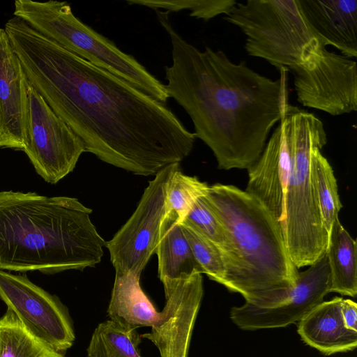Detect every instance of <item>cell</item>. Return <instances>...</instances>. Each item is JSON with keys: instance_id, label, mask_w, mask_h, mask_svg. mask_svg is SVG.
<instances>
[{"instance_id": "obj_1", "label": "cell", "mask_w": 357, "mask_h": 357, "mask_svg": "<svg viewBox=\"0 0 357 357\" xmlns=\"http://www.w3.org/2000/svg\"><path fill=\"white\" fill-rule=\"evenodd\" d=\"M28 82L81 139L85 152L149 176L180 163L195 136L167 103L47 39L18 17L4 26Z\"/></svg>"}, {"instance_id": "obj_2", "label": "cell", "mask_w": 357, "mask_h": 357, "mask_svg": "<svg viewBox=\"0 0 357 357\" xmlns=\"http://www.w3.org/2000/svg\"><path fill=\"white\" fill-rule=\"evenodd\" d=\"M155 11L172 45V62L165 66L169 98L188 114L218 169L248 170L289 105L288 70L279 69L280 77L272 79L222 50L201 51L176 32L169 12Z\"/></svg>"}, {"instance_id": "obj_3", "label": "cell", "mask_w": 357, "mask_h": 357, "mask_svg": "<svg viewBox=\"0 0 357 357\" xmlns=\"http://www.w3.org/2000/svg\"><path fill=\"white\" fill-rule=\"evenodd\" d=\"M77 199L0 192V269L56 274L98 264L106 241Z\"/></svg>"}, {"instance_id": "obj_4", "label": "cell", "mask_w": 357, "mask_h": 357, "mask_svg": "<svg viewBox=\"0 0 357 357\" xmlns=\"http://www.w3.org/2000/svg\"><path fill=\"white\" fill-rule=\"evenodd\" d=\"M204 197L230 244L222 255L221 284L259 308L287 301L298 269L289 255L280 223L258 199L234 185H208Z\"/></svg>"}, {"instance_id": "obj_5", "label": "cell", "mask_w": 357, "mask_h": 357, "mask_svg": "<svg viewBox=\"0 0 357 357\" xmlns=\"http://www.w3.org/2000/svg\"><path fill=\"white\" fill-rule=\"evenodd\" d=\"M280 122L289 153L281 227L289 255L298 269L315 262L328 246V232L310 178L312 151L326 144L327 136L322 121L314 114L289 104Z\"/></svg>"}, {"instance_id": "obj_6", "label": "cell", "mask_w": 357, "mask_h": 357, "mask_svg": "<svg viewBox=\"0 0 357 357\" xmlns=\"http://www.w3.org/2000/svg\"><path fill=\"white\" fill-rule=\"evenodd\" d=\"M13 15L63 48L167 103L165 84L132 55L77 18L66 2L16 0Z\"/></svg>"}, {"instance_id": "obj_7", "label": "cell", "mask_w": 357, "mask_h": 357, "mask_svg": "<svg viewBox=\"0 0 357 357\" xmlns=\"http://www.w3.org/2000/svg\"><path fill=\"white\" fill-rule=\"evenodd\" d=\"M223 19L245 36V50L288 72L326 47L304 17L298 0L237 2Z\"/></svg>"}, {"instance_id": "obj_8", "label": "cell", "mask_w": 357, "mask_h": 357, "mask_svg": "<svg viewBox=\"0 0 357 357\" xmlns=\"http://www.w3.org/2000/svg\"><path fill=\"white\" fill-rule=\"evenodd\" d=\"M180 163L159 170L144 191L140 202L126 224L106 243L115 273L141 275L155 252L160 228L167 214V190Z\"/></svg>"}, {"instance_id": "obj_9", "label": "cell", "mask_w": 357, "mask_h": 357, "mask_svg": "<svg viewBox=\"0 0 357 357\" xmlns=\"http://www.w3.org/2000/svg\"><path fill=\"white\" fill-rule=\"evenodd\" d=\"M27 95L29 139L23 151L36 173L55 184L73 171L84 144L29 82Z\"/></svg>"}, {"instance_id": "obj_10", "label": "cell", "mask_w": 357, "mask_h": 357, "mask_svg": "<svg viewBox=\"0 0 357 357\" xmlns=\"http://www.w3.org/2000/svg\"><path fill=\"white\" fill-rule=\"evenodd\" d=\"M291 72L298 102L332 116L357 109V64L355 59L326 47Z\"/></svg>"}, {"instance_id": "obj_11", "label": "cell", "mask_w": 357, "mask_h": 357, "mask_svg": "<svg viewBox=\"0 0 357 357\" xmlns=\"http://www.w3.org/2000/svg\"><path fill=\"white\" fill-rule=\"evenodd\" d=\"M0 298L33 335L64 354L75 340L68 308L25 274L0 269Z\"/></svg>"}, {"instance_id": "obj_12", "label": "cell", "mask_w": 357, "mask_h": 357, "mask_svg": "<svg viewBox=\"0 0 357 357\" xmlns=\"http://www.w3.org/2000/svg\"><path fill=\"white\" fill-rule=\"evenodd\" d=\"M308 268L298 272L287 301L273 307L259 308L245 303L230 310L239 328L255 331L285 327L298 322L330 293L331 278L326 253Z\"/></svg>"}, {"instance_id": "obj_13", "label": "cell", "mask_w": 357, "mask_h": 357, "mask_svg": "<svg viewBox=\"0 0 357 357\" xmlns=\"http://www.w3.org/2000/svg\"><path fill=\"white\" fill-rule=\"evenodd\" d=\"M165 305L158 312L149 333L141 337L150 340L160 357H188L195 321L203 294L201 273L177 280L164 287Z\"/></svg>"}, {"instance_id": "obj_14", "label": "cell", "mask_w": 357, "mask_h": 357, "mask_svg": "<svg viewBox=\"0 0 357 357\" xmlns=\"http://www.w3.org/2000/svg\"><path fill=\"white\" fill-rule=\"evenodd\" d=\"M27 78L0 28V148L23 151L29 139Z\"/></svg>"}, {"instance_id": "obj_15", "label": "cell", "mask_w": 357, "mask_h": 357, "mask_svg": "<svg viewBox=\"0 0 357 357\" xmlns=\"http://www.w3.org/2000/svg\"><path fill=\"white\" fill-rule=\"evenodd\" d=\"M289 167V153L280 121L257 162L248 169L245 192L258 199L273 218L282 223Z\"/></svg>"}, {"instance_id": "obj_16", "label": "cell", "mask_w": 357, "mask_h": 357, "mask_svg": "<svg viewBox=\"0 0 357 357\" xmlns=\"http://www.w3.org/2000/svg\"><path fill=\"white\" fill-rule=\"evenodd\" d=\"M301 10L324 45L357 56L356 0H298Z\"/></svg>"}, {"instance_id": "obj_17", "label": "cell", "mask_w": 357, "mask_h": 357, "mask_svg": "<svg viewBox=\"0 0 357 357\" xmlns=\"http://www.w3.org/2000/svg\"><path fill=\"white\" fill-rule=\"evenodd\" d=\"M342 299L321 302L298 322L302 340L327 356L353 351L357 346V332L348 329L342 321Z\"/></svg>"}, {"instance_id": "obj_18", "label": "cell", "mask_w": 357, "mask_h": 357, "mask_svg": "<svg viewBox=\"0 0 357 357\" xmlns=\"http://www.w3.org/2000/svg\"><path fill=\"white\" fill-rule=\"evenodd\" d=\"M140 276L132 273H115L107 307L109 320L126 331L151 327L158 312L142 290Z\"/></svg>"}, {"instance_id": "obj_19", "label": "cell", "mask_w": 357, "mask_h": 357, "mask_svg": "<svg viewBox=\"0 0 357 357\" xmlns=\"http://www.w3.org/2000/svg\"><path fill=\"white\" fill-rule=\"evenodd\" d=\"M155 253L158 256V276L163 287L192 275L203 273L181 223L167 213L161 225Z\"/></svg>"}, {"instance_id": "obj_20", "label": "cell", "mask_w": 357, "mask_h": 357, "mask_svg": "<svg viewBox=\"0 0 357 357\" xmlns=\"http://www.w3.org/2000/svg\"><path fill=\"white\" fill-rule=\"evenodd\" d=\"M356 241L337 218L328 232L326 251L331 278L330 293L355 298L357 294Z\"/></svg>"}, {"instance_id": "obj_21", "label": "cell", "mask_w": 357, "mask_h": 357, "mask_svg": "<svg viewBox=\"0 0 357 357\" xmlns=\"http://www.w3.org/2000/svg\"><path fill=\"white\" fill-rule=\"evenodd\" d=\"M0 357H66L33 335L9 309L0 318Z\"/></svg>"}, {"instance_id": "obj_22", "label": "cell", "mask_w": 357, "mask_h": 357, "mask_svg": "<svg viewBox=\"0 0 357 357\" xmlns=\"http://www.w3.org/2000/svg\"><path fill=\"white\" fill-rule=\"evenodd\" d=\"M321 149L318 146L312 151L310 178L323 224L329 232L333 222L338 218V213L342 206L338 195L333 169L327 159L322 155Z\"/></svg>"}, {"instance_id": "obj_23", "label": "cell", "mask_w": 357, "mask_h": 357, "mask_svg": "<svg viewBox=\"0 0 357 357\" xmlns=\"http://www.w3.org/2000/svg\"><path fill=\"white\" fill-rule=\"evenodd\" d=\"M136 330L126 331L111 320L100 323L86 349L87 357H142Z\"/></svg>"}, {"instance_id": "obj_24", "label": "cell", "mask_w": 357, "mask_h": 357, "mask_svg": "<svg viewBox=\"0 0 357 357\" xmlns=\"http://www.w3.org/2000/svg\"><path fill=\"white\" fill-rule=\"evenodd\" d=\"M208 185L196 176H187L180 167L176 169L169 178L167 190V213L173 215L182 222L195 201L204 192Z\"/></svg>"}, {"instance_id": "obj_25", "label": "cell", "mask_w": 357, "mask_h": 357, "mask_svg": "<svg viewBox=\"0 0 357 357\" xmlns=\"http://www.w3.org/2000/svg\"><path fill=\"white\" fill-rule=\"evenodd\" d=\"M129 5L146 6L167 12L190 10V15L207 22L220 15H227L237 3L236 0H128Z\"/></svg>"}, {"instance_id": "obj_26", "label": "cell", "mask_w": 357, "mask_h": 357, "mask_svg": "<svg viewBox=\"0 0 357 357\" xmlns=\"http://www.w3.org/2000/svg\"><path fill=\"white\" fill-rule=\"evenodd\" d=\"M181 223L191 227L215 245L222 255L228 252L230 244L227 232L204 195L195 201Z\"/></svg>"}, {"instance_id": "obj_27", "label": "cell", "mask_w": 357, "mask_h": 357, "mask_svg": "<svg viewBox=\"0 0 357 357\" xmlns=\"http://www.w3.org/2000/svg\"><path fill=\"white\" fill-rule=\"evenodd\" d=\"M181 226L203 273L211 280L221 284L225 265L220 249L191 227L183 223Z\"/></svg>"}, {"instance_id": "obj_28", "label": "cell", "mask_w": 357, "mask_h": 357, "mask_svg": "<svg viewBox=\"0 0 357 357\" xmlns=\"http://www.w3.org/2000/svg\"><path fill=\"white\" fill-rule=\"evenodd\" d=\"M341 314L344 326L357 332V304L350 299H342Z\"/></svg>"}]
</instances>
